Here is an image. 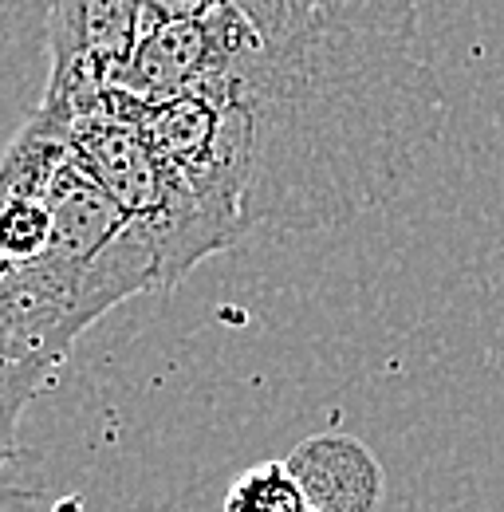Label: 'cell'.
Masks as SVG:
<instances>
[{
  "mask_svg": "<svg viewBox=\"0 0 504 512\" xmlns=\"http://www.w3.org/2000/svg\"><path fill=\"white\" fill-rule=\"evenodd\" d=\"M12 457H16V449L0 446V512L32 505V493H24V489H16V485L8 481V465H12Z\"/></svg>",
  "mask_w": 504,
  "mask_h": 512,
  "instance_id": "cell-4",
  "label": "cell"
},
{
  "mask_svg": "<svg viewBox=\"0 0 504 512\" xmlns=\"http://www.w3.org/2000/svg\"><path fill=\"white\" fill-rule=\"evenodd\" d=\"M225 512H312L284 461L252 465L225 493Z\"/></svg>",
  "mask_w": 504,
  "mask_h": 512,
  "instance_id": "cell-3",
  "label": "cell"
},
{
  "mask_svg": "<svg viewBox=\"0 0 504 512\" xmlns=\"http://www.w3.org/2000/svg\"><path fill=\"white\" fill-rule=\"evenodd\" d=\"M119 91L221 107L245 158L249 233L335 229L386 205L449 115L422 16L402 0L138 4Z\"/></svg>",
  "mask_w": 504,
  "mask_h": 512,
  "instance_id": "cell-1",
  "label": "cell"
},
{
  "mask_svg": "<svg viewBox=\"0 0 504 512\" xmlns=\"http://www.w3.org/2000/svg\"><path fill=\"white\" fill-rule=\"evenodd\" d=\"M312 512H378L382 501V465L359 438L315 434L284 457Z\"/></svg>",
  "mask_w": 504,
  "mask_h": 512,
  "instance_id": "cell-2",
  "label": "cell"
}]
</instances>
